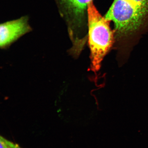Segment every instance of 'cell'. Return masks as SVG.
<instances>
[{
  "mask_svg": "<svg viewBox=\"0 0 148 148\" xmlns=\"http://www.w3.org/2000/svg\"><path fill=\"white\" fill-rule=\"evenodd\" d=\"M111 21L102 16L91 1L87 7L88 40L90 52L91 71L98 72L103 58L114 43Z\"/></svg>",
  "mask_w": 148,
  "mask_h": 148,
  "instance_id": "cell-1",
  "label": "cell"
},
{
  "mask_svg": "<svg viewBox=\"0 0 148 148\" xmlns=\"http://www.w3.org/2000/svg\"><path fill=\"white\" fill-rule=\"evenodd\" d=\"M148 14V0H114L105 17L121 34L135 32Z\"/></svg>",
  "mask_w": 148,
  "mask_h": 148,
  "instance_id": "cell-2",
  "label": "cell"
},
{
  "mask_svg": "<svg viewBox=\"0 0 148 148\" xmlns=\"http://www.w3.org/2000/svg\"><path fill=\"white\" fill-rule=\"evenodd\" d=\"M32 30L27 16L0 24V48L9 46Z\"/></svg>",
  "mask_w": 148,
  "mask_h": 148,
  "instance_id": "cell-3",
  "label": "cell"
},
{
  "mask_svg": "<svg viewBox=\"0 0 148 148\" xmlns=\"http://www.w3.org/2000/svg\"><path fill=\"white\" fill-rule=\"evenodd\" d=\"M0 148H23L18 144L0 135Z\"/></svg>",
  "mask_w": 148,
  "mask_h": 148,
  "instance_id": "cell-4",
  "label": "cell"
}]
</instances>
